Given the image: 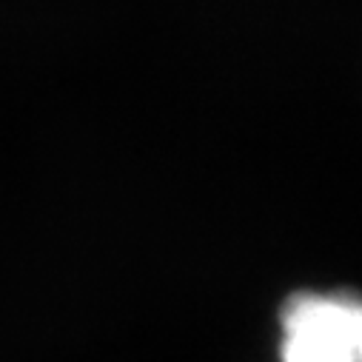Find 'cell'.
<instances>
[{"label":"cell","mask_w":362,"mask_h":362,"mask_svg":"<svg viewBox=\"0 0 362 362\" xmlns=\"http://www.w3.org/2000/svg\"><path fill=\"white\" fill-rule=\"evenodd\" d=\"M280 322L283 362H362V308L348 291L294 294Z\"/></svg>","instance_id":"cell-1"}]
</instances>
